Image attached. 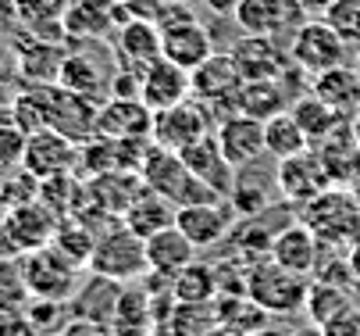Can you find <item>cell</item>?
Returning <instances> with one entry per match:
<instances>
[{"label":"cell","instance_id":"obj_1","mask_svg":"<svg viewBox=\"0 0 360 336\" xmlns=\"http://www.w3.org/2000/svg\"><path fill=\"white\" fill-rule=\"evenodd\" d=\"M139 179H143L146 189L168 197L175 208H182V204H203V201H221V194H214L207 182L196 179L186 168V161H182L179 151H168V147H161V143H153V147L146 151V161L139 168Z\"/></svg>","mask_w":360,"mask_h":336},{"label":"cell","instance_id":"obj_2","mask_svg":"<svg viewBox=\"0 0 360 336\" xmlns=\"http://www.w3.org/2000/svg\"><path fill=\"white\" fill-rule=\"evenodd\" d=\"M307 290H311V275L289 272V268L278 265L275 258L250 261L246 294H250L257 304H261L268 315H292V311H303Z\"/></svg>","mask_w":360,"mask_h":336},{"label":"cell","instance_id":"obj_3","mask_svg":"<svg viewBox=\"0 0 360 336\" xmlns=\"http://www.w3.org/2000/svg\"><path fill=\"white\" fill-rule=\"evenodd\" d=\"M86 272L108 275V279H118V282H136L139 275L150 272L146 239L139 232H132L129 225H115L108 232H100Z\"/></svg>","mask_w":360,"mask_h":336},{"label":"cell","instance_id":"obj_4","mask_svg":"<svg viewBox=\"0 0 360 336\" xmlns=\"http://www.w3.org/2000/svg\"><path fill=\"white\" fill-rule=\"evenodd\" d=\"M303 222L325 247H349L360 236V197L346 189H325L303 208Z\"/></svg>","mask_w":360,"mask_h":336},{"label":"cell","instance_id":"obj_5","mask_svg":"<svg viewBox=\"0 0 360 336\" xmlns=\"http://www.w3.org/2000/svg\"><path fill=\"white\" fill-rule=\"evenodd\" d=\"M58 215L50 211L39 197L29 201V204H18V208H8L4 218H0V254H11V258H22L36 247H46L54 239V229H58Z\"/></svg>","mask_w":360,"mask_h":336},{"label":"cell","instance_id":"obj_6","mask_svg":"<svg viewBox=\"0 0 360 336\" xmlns=\"http://www.w3.org/2000/svg\"><path fill=\"white\" fill-rule=\"evenodd\" d=\"M22 272L29 282L32 297H50V301H68L79 286V265L68 261L54 244L36 247L29 254H22Z\"/></svg>","mask_w":360,"mask_h":336},{"label":"cell","instance_id":"obj_7","mask_svg":"<svg viewBox=\"0 0 360 336\" xmlns=\"http://www.w3.org/2000/svg\"><path fill=\"white\" fill-rule=\"evenodd\" d=\"M289 58L300 72L318 75L325 68L346 65V39L325 18H307L289 39Z\"/></svg>","mask_w":360,"mask_h":336},{"label":"cell","instance_id":"obj_8","mask_svg":"<svg viewBox=\"0 0 360 336\" xmlns=\"http://www.w3.org/2000/svg\"><path fill=\"white\" fill-rule=\"evenodd\" d=\"M214 125H218V118L207 104L200 97H186V101H179L165 111H153V132L150 136H153V143H161L168 151H182L193 139L214 132Z\"/></svg>","mask_w":360,"mask_h":336},{"label":"cell","instance_id":"obj_9","mask_svg":"<svg viewBox=\"0 0 360 336\" xmlns=\"http://www.w3.org/2000/svg\"><path fill=\"white\" fill-rule=\"evenodd\" d=\"M232 22L243 29V32H253V36H271V39H292V32L307 22V11L296 4V0H239L236 4V15Z\"/></svg>","mask_w":360,"mask_h":336},{"label":"cell","instance_id":"obj_10","mask_svg":"<svg viewBox=\"0 0 360 336\" xmlns=\"http://www.w3.org/2000/svg\"><path fill=\"white\" fill-rule=\"evenodd\" d=\"M189 82H193V97H200L214 111V118L221 122L225 104H236L246 79H243V72H239V65H236V58L229 51H214L207 61H200L189 72Z\"/></svg>","mask_w":360,"mask_h":336},{"label":"cell","instance_id":"obj_11","mask_svg":"<svg viewBox=\"0 0 360 336\" xmlns=\"http://www.w3.org/2000/svg\"><path fill=\"white\" fill-rule=\"evenodd\" d=\"M275 186L282 189L285 204H296V208H307L314 197H321L325 189L332 186V175L325 172L318 151H303V154H292L285 161H278L275 168Z\"/></svg>","mask_w":360,"mask_h":336},{"label":"cell","instance_id":"obj_12","mask_svg":"<svg viewBox=\"0 0 360 336\" xmlns=\"http://www.w3.org/2000/svg\"><path fill=\"white\" fill-rule=\"evenodd\" d=\"M236 208L229 197L221 201H203V204H182L175 211V225L193 239L196 247H218L236 225Z\"/></svg>","mask_w":360,"mask_h":336},{"label":"cell","instance_id":"obj_13","mask_svg":"<svg viewBox=\"0 0 360 336\" xmlns=\"http://www.w3.org/2000/svg\"><path fill=\"white\" fill-rule=\"evenodd\" d=\"M79 147H82V143H75L72 136H65V132L46 125V129H36V132L25 136V158H22V165L32 175H39V179L58 175V172H72L79 165Z\"/></svg>","mask_w":360,"mask_h":336},{"label":"cell","instance_id":"obj_14","mask_svg":"<svg viewBox=\"0 0 360 336\" xmlns=\"http://www.w3.org/2000/svg\"><path fill=\"white\" fill-rule=\"evenodd\" d=\"M193 97V82H189V72L175 61H168L165 54L153 58L150 65H143L139 72V101L150 108V111H165L179 101Z\"/></svg>","mask_w":360,"mask_h":336},{"label":"cell","instance_id":"obj_15","mask_svg":"<svg viewBox=\"0 0 360 336\" xmlns=\"http://www.w3.org/2000/svg\"><path fill=\"white\" fill-rule=\"evenodd\" d=\"M229 54L236 58L243 79H282V75H289V68H292L289 46H282V43L271 39V36H253V32H246L243 39L232 43Z\"/></svg>","mask_w":360,"mask_h":336},{"label":"cell","instance_id":"obj_16","mask_svg":"<svg viewBox=\"0 0 360 336\" xmlns=\"http://www.w3.org/2000/svg\"><path fill=\"white\" fill-rule=\"evenodd\" d=\"M214 136L221 143V151L225 158L243 168V165H253V161H261L268 154V143H264V122L261 118H253L246 111H232L225 115L218 125H214Z\"/></svg>","mask_w":360,"mask_h":336},{"label":"cell","instance_id":"obj_17","mask_svg":"<svg viewBox=\"0 0 360 336\" xmlns=\"http://www.w3.org/2000/svg\"><path fill=\"white\" fill-rule=\"evenodd\" d=\"M179 154H182L186 168H189L196 179L207 182V186L214 189V194H221V197H229V194H232V186H236V172H239V168L225 158V151H221V143H218V136H214V132L193 139L189 147H182Z\"/></svg>","mask_w":360,"mask_h":336},{"label":"cell","instance_id":"obj_18","mask_svg":"<svg viewBox=\"0 0 360 336\" xmlns=\"http://www.w3.org/2000/svg\"><path fill=\"white\" fill-rule=\"evenodd\" d=\"M122 294H125V282L89 272V279L82 286H75V294L68 297V311H72V318H89V322H108L111 325Z\"/></svg>","mask_w":360,"mask_h":336},{"label":"cell","instance_id":"obj_19","mask_svg":"<svg viewBox=\"0 0 360 336\" xmlns=\"http://www.w3.org/2000/svg\"><path fill=\"white\" fill-rule=\"evenodd\" d=\"M161 54L175 65H182L186 72H193L200 61H207L214 54V36L200 18L182 22V25H168L161 29Z\"/></svg>","mask_w":360,"mask_h":336},{"label":"cell","instance_id":"obj_20","mask_svg":"<svg viewBox=\"0 0 360 336\" xmlns=\"http://www.w3.org/2000/svg\"><path fill=\"white\" fill-rule=\"evenodd\" d=\"M321 251H325V244L314 236V229L307 222H292L282 232H275V239H271V258L300 275H314Z\"/></svg>","mask_w":360,"mask_h":336},{"label":"cell","instance_id":"obj_21","mask_svg":"<svg viewBox=\"0 0 360 336\" xmlns=\"http://www.w3.org/2000/svg\"><path fill=\"white\" fill-rule=\"evenodd\" d=\"M196 244L179 229L168 225L161 232L146 236V261H150V275H161L165 282H172L189 261H196Z\"/></svg>","mask_w":360,"mask_h":336},{"label":"cell","instance_id":"obj_22","mask_svg":"<svg viewBox=\"0 0 360 336\" xmlns=\"http://www.w3.org/2000/svg\"><path fill=\"white\" fill-rule=\"evenodd\" d=\"M96 132L111 136V139L150 136L153 132V111L139 97H111L96 111Z\"/></svg>","mask_w":360,"mask_h":336},{"label":"cell","instance_id":"obj_23","mask_svg":"<svg viewBox=\"0 0 360 336\" xmlns=\"http://www.w3.org/2000/svg\"><path fill=\"white\" fill-rule=\"evenodd\" d=\"M86 194L93 201L96 211H108V215H125V208L143 194V179L139 172H129V168H111V172H100V175H89L86 182Z\"/></svg>","mask_w":360,"mask_h":336},{"label":"cell","instance_id":"obj_24","mask_svg":"<svg viewBox=\"0 0 360 336\" xmlns=\"http://www.w3.org/2000/svg\"><path fill=\"white\" fill-rule=\"evenodd\" d=\"M115 29V0H68L65 36L75 43H96Z\"/></svg>","mask_w":360,"mask_h":336},{"label":"cell","instance_id":"obj_25","mask_svg":"<svg viewBox=\"0 0 360 336\" xmlns=\"http://www.w3.org/2000/svg\"><path fill=\"white\" fill-rule=\"evenodd\" d=\"M311 89L346 118H353L360 111V72H356V65H335V68L311 75Z\"/></svg>","mask_w":360,"mask_h":336},{"label":"cell","instance_id":"obj_26","mask_svg":"<svg viewBox=\"0 0 360 336\" xmlns=\"http://www.w3.org/2000/svg\"><path fill=\"white\" fill-rule=\"evenodd\" d=\"M111 75L115 72H104L89 51H68L65 61H61L58 82L72 93H82V97H89V101H100L104 93H111Z\"/></svg>","mask_w":360,"mask_h":336},{"label":"cell","instance_id":"obj_27","mask_svg":"<svg viewBox=\"0 0 360 336\" xmlns=\"http://www.w3.org/2000/svg\"><path fill=\"white\" fill-rule=\"evenodd\" d=\"M115 58H118V65H132V68H143L153 58H161V29H158V22L132 18L129 25H122L118 39H115Z\"/></svg>","mask_w":360,"mask_h":336},{"label":"cell","instance_id":"obj_28","mask_svg":"<svg viewBox=\"0 0 360 336\" xmlns=\"http://www.w3.org/2000/svg\"><path fill=\"white\" fill-rule=\"evenodd\" d=\"M289 104H292V97L285 93V75L282 79H246L236 97V111H246L261 122H268L278 111H289Z\"/></svg>","mask_w":360,"mask_h":336},{"label":"cell","instance_id":"obj_29","mask_svg":"<svg viewBox=\"0 0 360 336\" xmlns=\"http://www.w3.org/2000/svg\"><path fill=\"white\" fill-rule=\"evenodd\" d=\"M18 51V72L29 79V82H58L61 75V61L68 51H61L58 39H39L29 32V39L22 46H15Z\"/></svg>","mask_w":360,"mask_h":336},{"label":"cell","instance_id":"obj_30","mask_svg":"<svg viewBox=\"0 0 360 336\" xmlns=\"http://www.w3.org/2000/svg\"><path fill=\"white\" fill-rule=\"evenodd\" d=\"M292 118L300 122V129L307 132V139H311V147L314 143H321L325 136H332L342 122H346V115H339L332 104H325L318 93L307 86V93H300V97H292Z\"/></svg>","mask_w":360,"mask_h":336},{"label":"cell","instance_id":"obj_31","mask_svg":"<svg viewBox=\"0 0 360 336\" xmlns=\"http://www.w3.org/2000/svg\"><path fill=\"white\" fill-rule=\"evenodd\" d=\"M175 211H179V208H175L168 197H161V194H153V189L143 186V194L125 208L122 222H125L132 232H139V236L146 239V236H153V232H161V229L175 225Z\"/></svg>","mask_w":360,"mask_h":336},{"label":"cell","instance_id":"obj_32","mask_svg":"<svg viewBox=\"0 0 360 336\" xmlns=\"http://www.w3.org/2000/svg\"><path fill=\"white\" fill-rule=\"evenodd\" d=\"M214 315L225 329H232L239 336H250L257 329H264L268 318H271L250 294H218L214 297Z\"/></svg>","mask_w":360,"mask_h":336},{"label":"cell","instance_id":"obj_33","mask_svg":"<svg viewBox=\"0 0 360 336\" xmlns=\"http://www.w3.org/2000/svg\"><path fill=\"white\" fill-rule=\"evenodd\" d=\"M168 286L179 304H211L218 297V272H214V265L189 261Z\"/></svg>","mask_w":360,"mask_h":336},{"label":"cell","instance_id":"obj_34","mask_svg":"<svg viewBox=\"0 0 360 336\" xmlns=\"http://www.w3.org/2000/svg\"><path fill=\"white\" fill-rule=\"evenodd\" d=\"M353 308V297H349V286H335V282H321L314 279L311 290H307V301H303V311L311 318L314 329L328 325L332 318H339L342 311Z\"/></svg>","mask_w":360,"mask_h":336},{"label":"cell","instance_id":"obj_35","mask_svg":"<svg viewBox=\"0 0 360 336\" xmlns=\"http://www.w3.org/2000/svg\"><path fill=\"white\" fill-rule=\"evenodd\" d=\"M264 143H268V154L275 161H285L292 154L311 151V139L300 129V122L292 118V111H278L264 122Z\"/></svg>","mask_w":360,"mask_h":336},{"label":"cell","instance_id":"obj_36","mask_svg":"<svg viewBox=\"0 0 360 336\" xmlns=\"http://www.w3.org/2000/svg\"><path fill=\"white\" fill-rule=\"evenodd\" d=\"M50 244H54L68 261H75L79 268H89V258H93V247H96V232H93L82 218L68 215V218L58 222L54 239H50Z\"/></svg>","mask_w":360,"mask_h":336},{"label":"cell","instance_id":"obj_37","mask_svg":"<svg viewBox=\"0 0 360 336\" xmlns=\"http://www.w3.org/2000/svg\"><path fill=\"white\" fill-rule=\"evenodd\" d=\"M29 297L32 294L22 272V258L0 254V311H25Z\"/></svg>","mask_w":360,"mask_h":336},{"label":"cell","instance_id":"obj_38","mask_svg":"<svg viewBox=\"0 0 360 336\" xmlns=\"http://www.w3.org/2000/svg\"><path fill=\"white\" fill-rule=\"evenodd\" d=\"M218 325V315H214V301L211 304H179L172 308L168 315V329L175 336H203L207 329Z\"/></svg>","mask_w":360,"mask_h":336},{"label":"cell","instance_id":"obj_39","mask_svg":"<svg viewBox=\"0 0 360 336\" xmlns=\"http://www.w3.org/2000/svg\"><path fill=\"white\" fill-rule=\"evenodd\" d=\"M25 129L11 118V108L0 111V175H8L15 168H22L25 158Z\"/></svg>","mask_w":360,"mask_h":336},{"label":"cell","instance_id":"obj_40","mask_svg":"<svg viewBox=\"0 0 360 336\" xmlns=\"http://www.w3.org/2000/svg\"><path fill=\"white\" fill-rule=\"evenodd\" d=\"M25 318L39 329V336L46 332H58L68 325L72 311H68V301H50V297H29L25 304Z\"/></svg>","mask_w":360,"mask_h":336},{"label":"cell","instance_id":"obj_41","mask_svg":"<svg viewBox=\"0 0 360 336\" xmlns=\"http://www.w3.org/2000/svg\"><path fill=\"white\" fill-rule=\"evenodd\" d=\"M325 22L346 39V46H360V0H335L325 11Z\"/></svg>","mask_w":360,"mask_h":336},{"label":"cell","instance_id":"obj_42","mask_svg":"<svg viewBox=\"0 0 360 336\" xmlns=\"http://www.w3.org/2000/svg\"><path fill=\"white\" fill-rule=\"evenodd\" d=\"M318 332H321V336H360V308L342 311L339 318H332V322L321 325Z\"/></svg>","mask_w":360,"mask_h":336},{"label":"cell","instance_id":"obj_43","mask_svg":"<svg viewBox=\"0 0 360 336\" xmlns=\"http://www.w3.org/2000/svg\"><path fill=\"white\" fill-rule=\"evenodd\" d=\"M0 336H39L25 311H0Z\"/></svg>","mask_w":360,"mask_h":336},{"label":"cell","instance_id":"obj_44","mask_svg":"<svg viewBox=\"0 0 360 336\" xmlns=\"http://www.w3.org/2000/svg\"><path fill=\"white\" fill-rule=\"evenodd\" d=\"M168 4L172 0H125V8L132 11V18H146V22H158Z\"/></svg>","mask_w":360,"mask_h":336},{"label":"cell","instance_id":"obj_45","mask_svg":"<svg viewBox=\"0 0 360 336\" xmlns=\"http://www.w3.org/2000/svg\"><path fill=\"white\" fill-rule=\"evenodd\" d=\"M65 332L68 336H115V329L108 322H89V318H68Z\"/></svg>","mask_w":360,"mask_h":336},{"label":"cell","instance_id":"obj_46","mask_svg":"<svg viewBox=\"0 0 360 336\" xmlns=\"http://www.w3.org/2000/svg\"><path fill=\"white\" fill-rule=\"evenodd\" d=\"M18 25V0H0V29H11Z\"/></svg>","mask_w":360,"mask_h":336},{"label":"cell","instance_id":"obj_47","mask_svg":"<svg viewBox=\"0 0 360 336\" xmlns=\"http://www.w3.org/2000/svg\"><path fill=\"white\" fill-rule=\"evenodd\" d=\"M296 4L307 11V18H325V11L335 4V0H296Z\"/></svg>","mask_w":360,"mask_h":336},{"label":"cell","instance_id":"obj_48","mask_svg":"<svg viewBox=\"0 0 360 336\" xmlns=\"http://www.w3.org/2000/svg\"><path fill=\"white\" fill-rule=\"evenodd\" d=\"M346 261H349V272H353V279L360 282V236H356L353 244L346 247Z\"/></svg>","mask_w":360,"mask_h":336},{"label":"cell","instance_id":"obj_49","mask_svg":"<svg viewBox=\"0 0 360 336\" xmlns=\"http://www.w3.org/2000/svg\"><path fill=\"white\" fill-rule=\"evenodd\" d=\"M203 4H207L214 15H221V18H232L236 15V4L239 0H203Z\"/></svg>","mask_w":360,"mask_h":336},{"label":"cell","instance_id":"obj_50","mask_svg":"<svg viewBox=\"0 0 360 336\" xmlns=\"http://www.w3.org/2000/svg\"><path fill=\"white\" fill-rule=\"evenodd\" d=\"M250 336H289L285 329H271V325H264V329H257V332H250Z\"/></svg>","mask_w":360,"mask_h":336},{"label":"cell","instance_id":"obj_51","mask_svg":"<svg viewBox=\"0 0 360 336\" xmlns=\"http://www.w3.org/2000/svg\"><path fill=\"white\" fill-rule=\"evenodd\" d=\"M203 336H239V332H232V329H225V325L218 322L214 329H207V332H203Z\"/></svg>","mask_w":360,"mask_h":336},{"label":"cell","instance_id":"obj_52","mask_svg":"<svg viewBox=\"0 0 360 336\" xmlns=\"http://www.w3.org/2000/svg\"><path fill=\"white\" fill-rule=\"evenodd\" d=\"M349 129H353V139H356V147H360V111L349 118Z\"/></svg>","mask_w":360,"mask_h":336},{"label":"cell","instance_id":"obj_53","mask_svg":"<svg viewBox=\"0 0 360 336\" xmlns=\"http://www.w3.org/2000/svg\"><path fill=\"white\" fill-rule=\"evenodd\" d=\"M353 194L360 197V168H356V175H353Z\"/></svg>","mask_w":360,"mask_h":336},{"label":"cell","instance_id":"obj_54","mask_svg":"<svg viewBox=\"0 0 360 336\" xmlns=\"http://www.w3.org/2000/svg\"><path fill=\"white\" fill-rule=\"evenodd\" d=\"M289 336H321V332H289Z\"/></svg>","mask_w":360,"mask_h":336},{"label":"cell","instance_id":"obj_55","mask_svg":"<svg viewBox=\"0 0 360 336\" xmlns=\"http://www.w3.org/2000/svg\"><path fill=\"white\" fill-rule=\"evenodd\" d=\"M353 65H356V72H360V46H356V61H353Z\"/></svg>","mask_w":360,"mask_h":336},{"label":"cell","instance_id":"obj_56","mask_svg":"<svg viewBox=\"0 0 360 336\" xmlns=\"http://www.w3.org/2000/svg\"><path fill=\"white\" fill-rule=\"evenodd\" d=\"M46 336H68V332H65V329H58V332H46Z\"/></svg>","mask_w":360,"mask_h":336},{"label":"cell","instance_id":"obj_57","mask_svg":"<svg viewBox=\"0 0 360 336\" xmlns=\"http://www.w3.org/2000/svg\"><path fill=\"white\" fill-rule=\"evenodd\" d=\"M0 51H4V29H0Z\"/></svg>","mask_w":360,"mask_h":336},{"label":"cell","instance_id":"obj_58","mask_svg":"<svg viewBox=\"0 0 360 336\" xmlns=\"http://www.w3.org/2000/svg\"><path fill=\"white\" fill-rule=\"evenodd\" d=\"M0 215H4V194H0Z\"/></svg>","mask_w":360,"mask_h":336}]
</instances>
